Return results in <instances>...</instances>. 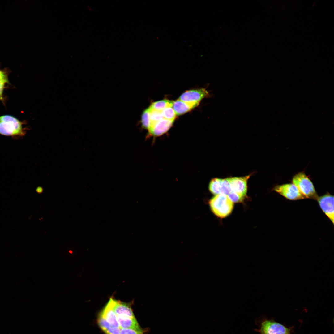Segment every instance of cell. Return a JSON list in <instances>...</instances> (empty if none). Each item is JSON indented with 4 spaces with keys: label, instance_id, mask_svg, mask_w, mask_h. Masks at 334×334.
Listing matches in <instances>:
<instances>
[{
    "label": "cell",
    "instance_id": "cell-22",
    "mask_svg": "<svg viewBox=\"0 0 334 334\" xmlns=\"http://www.w3.org/2000/svg\"><path fill=\"white\" fill-rule=\"evenodd\" d=\"M227 196L233 203L241 202L245 198V197L233 191H231Z\"/></svg>",
    "mask_w": 334,
    "mask_h": 334
},
{
    "label": "cell",
    "instance_id": "cell-12",
    "mask_svg": "<svg viewBox=\"0 0 334 334\" xmlns=\"http://www.w3.org/2000/svg\"><path fill=\"white\" fill-rule=\"evenodd\" d=\"M117 320L120 328H126L143 332V329L140 326L136 318L117 316Z\"/></svg>",
    "mask_w": 334,
    "mask_h": 334
},
{
    "label": "cell",
    "instance_id": "cell-2",
    "mask_svg": "<svg viewBox=\"0 0 334 334\" xmlns=\"http://www.w3.org/2000/svg\"><path fill=\"white\" fill-rule=\"evenodd\" d=\"M209 204L212 212L217 216L225 218L232 212L233 203L228 196L224 194L215 195L209 201Z\"/></svg>",
    "mask_w": 334,
    "mask_h": 334
},
{
    "label": "cell",
    "instance_id": "cell-7",
    "mask_svg": "<svg viewBox=\"0 0 334 334\" xmlns=\"http://www.w3.org/2000/svg\"><path fill=\"white\" fill-rule=\"evenodd\" d=\"M324 213L334 224V196L329 193L318 197L317 200Z\"/></svg>",
    "mask_w": 334,
    "mask_h": 334
},
{
    "label": "cell",
    "instance_id": "cell-11",
    "mask_svg": "<svg viewBox=\"0 0 334 334\" xmlns=\"http://www.w3.org/2000/svg\"><path fill=\"white\" fill-rule=\"evenodd\" d=\"M101 314L112 326L120 328L117 320V316L113 310L112 298H110Z\"/></svg>",
    "mask_w": 334,
    "mask_h": 334
},
{
    "label": "cell",
    "instance_id": "cell-4",
    "mask_svg": "<svg viewBox=\"0 0 334 334\" xmlns=\"http://www.w3.org/2000/svg\"><path fill=\"white\" fill-rule=\"evenodd\" d=\"M259 328L255 330L260 334H291L292 328L272 319H263L258 323Z\"/></svg>",
    "mask_w": 334,
    "mask_h": 334
},
{
    "label": "cell",
    "instance_id": "cell-1",
    "mask_svg": "<svg viewBox=\"0 0 334 334\" xmlns=\"http://www.w3.org/2000/svg\"><path fill=\"white\" fill-rule=\"evenodd\" d=\"M23 123L9 115L0 116V134L12 137H22L26 133Z\"/></svg>",
    "mask_w": 334,
    "mask_h": 334
},
{
    "label": "cell",
    "instance_id": "cell-6",
    "mask_svg": "<svg viewBox=\"0 0 334 334\" xmlns=\"http://www.w3.org/2000/svg\"><path fill=\"white\" fill-rule=\"evenodd\" d=\"M250 175L244 177L227 178L230 185L232 191L245 197L247 191V181Z\"/></svg>",
    "mask_w": 334,
    "mask_h": 334
},
{
    "label": "cell",
    "instance_id": "cell-10",
    "mask_svg": "<svg viewBox=\"0 0 334 334\" xmlns=\"http://www.w3.org/2000/svg\"><path fill=\"white\" fill-rule=\"evenodd\" d=\"M113 310L117 316L135 318L130 304L115 300L112 298Z\"/></svg>",
    "mask_w": 334,
    "mask_h": 334
},
{
    "label": "cell",
    "instance_id": "cell-23",
    "mask_svg": "<svg viewBox=\"0 0 334 334\" xmlns=\"http://www.w3.org/2000/svg\"><path fill=\"white\" fill-rule=\"evenodd\" d=\"M120 334H143V332L126 328H121Z\"/></svg>",
    "mask_w": 334,
    "mask_h": 334
},
{
    "label": "cell",
    "instance_id": "cell-21",
    "mask_svg": "<svg viewBox=\"0 0 334 334\" xmlns=\"http://www.w3.org/2000/svg\"><path fill=\"white\" fill-rule=\"evenodd\" d=\"M141 123L144 128L148 129L150 125L149 112L148 109H146L142 113L141 117Z\"/></svg>",
    "mask_w": 334,
    "mask_h": 334
},
{
    "label": "cell",
    "instance_id": "cell-18",
    "mask_svg": "<svg viewBox=\"0 0 334 334\" xmlns=\"http://www.w3.org/2000/svg\"><path fill=\"white\" fill-rule=\"evenodd\" d=\"M8 82L7 76L6 72L0 69V100H2L3 92L5 84Z\"/></svg>",
    "mask_w": 334,
    "mask_h": 334
},
{
    "label": "cell",
    "instance_id": "cell-20",
    "mask_svg": "<svg viewBox=\"0 0 334 334\" xmlns=\"http://www.w3.org/2000/svg\"><path fill=\"white\" fill-rule=\"evenodd\" d=\"M232 191L230 183L227 178L222 179L221 184V194L228 196Z\"/></svg>",
    "mask_w": 334,
    "mask_h": 334
},
{
    "label": "cell",
    "instance_id": "cell-17",
    "mask_svg": "<svg viewBox=\"0 0 334 334\" xmlns=\"http://www.w3.org/2000/svg\"><path fill=\"white\" fill-rule=\"evenodd\" d=\"M148 109L149 112L150 122V127L152 125L164 118L162 115V111L154 110L150 107Z\"/></svg>",
    "mask_w": 334,
    "mask_h": 334
},
{
    "label": "cell",
    "instance_id": "cell-16",
    "mask_svg": "<svg viewBox=\"0 0 334 334\" xmlns=\"http://www.w3.org/2000/svg\"><path fill=\"white\" fill-rule=\"evenodd\" d=\"M173 101L164 100L153 103L149 107L154 110L162 111L165 109L172 107Z\"/></svg>",
    "mask_w": 334,
    "mask_h": 334
},
{
    "label": "cell",
    "instance_id": "cell-24",
    "mask_svg": "<svg viewBox=\"0 0 334 334\" xmlns=\"http://www.w3.org/2000/svg\"><path fill=\"white\" fill-rule=\"evenodd\" d=\"M43 191V188L41 186H39L37 188L36 191L38 193H41Z\"/></svg>",
    "mask_w": 334,
    "mask_h": 334
},
{
    "label": "cell",
    "instance_id": "cell-3",
    "mask_svg": "<svg viewBox=\"0 0 334 334\" xmlns=\"http://www.w3.org/2000/svg\"><path fill=\"white\" fill-rule=\"evenodd\" d=\"M292 182L306 198L317 200L319 197L313 183L305 173L296 174L293 178Z\"/></svg>",
    "mask_w": 334,
    "mask_h": 334
},
{
    "label": "cell",
    "instance_id": "cell-15",
    "mask_svg": "<svg viewBox=\"0 0 334 334\" xmlns=\"http://www.w3.org/2000/svg\"><path fill=\"white\" fill-rule=\"evenodd\" d=\"M222 179L220 178H214L212 179L209 182V189L215 195L221 194Z\"/></svg>",
    "mask_w": 334,
    "mask_h": 334
},
{
    "label": "cell",
    "instance_id": "cell-14",
    "mask_svg": "<svg viewBox=\"0 0 334 334\" xmlns=\"http://www.w3.org/2000/svg\"><path fill=\"white\" fill-rule=\"evenodd\" d=\"M98 324L105 334H120V328L112 326L100 314L97 319Z\"/></svg>",
    "mask_w": 334,
    "mask_h": 334
},
{
    "label": "cell",
    "instance_id": "cell-8",
    "mask_svg": "<svg viewBox=\"0 0 334 334\" xmlns=\"http://www.w3.org/2000/svg\"><path fill=\"white\" fill-rule=\"evenodd\" d=\"M208 92L204 88L188 90L183 93L179 99L185 102L199 103L202 99L210 97Z\"/></svg>",
    "mask_w": 334,
    "mask_h": 334
},
{
    "label": "cell",
    "instance_id": "cell-9",
    "mask_svg": "<svg viewBox=\"0 0 334 334\" xmlns=\"http://www.w3.org/2000/svg\"><path fill=\"white\" fill-rule=\"evenodd\" d=\"M173 122L164 118L152 125L148 130L149 133L154 136L161 135L168 131Z\"/></svg>",
    "mask_w": 334,
    "mask_h": 334
},
{
    "label": "cell",
    "instance_id": "cell-13",
    "mask_svg": "<svg viewBox=\"0 0 334 334\" xmlns=\"http://www.w3.org/2000/svg\"><path fill=\"white\" fill-rule=\"evenodd\" d=\"M199 104L197 102H187L179 99L173 101L172 107L176 115H179L190 111Z\"/></svg>",
    "mask_w": 334,
    "mask_h": 334
},
{
    "label": "cell",
    "instance_id": "cell-19",
    "mask_svg": "<svg viewBox=\"0 0 334 334\" xmlns=\"http://www.w3.org/2000/svg\"><path fill=\"white\" fill-rule=\"evenodd\" d=\"M162 113L164 118L174 121L176 114L172 107L165 109L162 111Z\"/></svg>",
    "mask_w": 334,
    "mask_h": 334
},
{
    "label": "cell",
    "instance_id": "cell-5",
    "mask_svg": "<svg viewBox=\"0 0 334 334\" xmlns=\"http://www.w3.org/2000/svg\"><path fill=\"white\" fill-rule=\"evenodd\" d=\"M274 190L290 200H295L306 198L293 183L277 185L274 188Z\"/></svg>",
    "mask_w": 334,
    "mask_h": 334
}]
</instances>
